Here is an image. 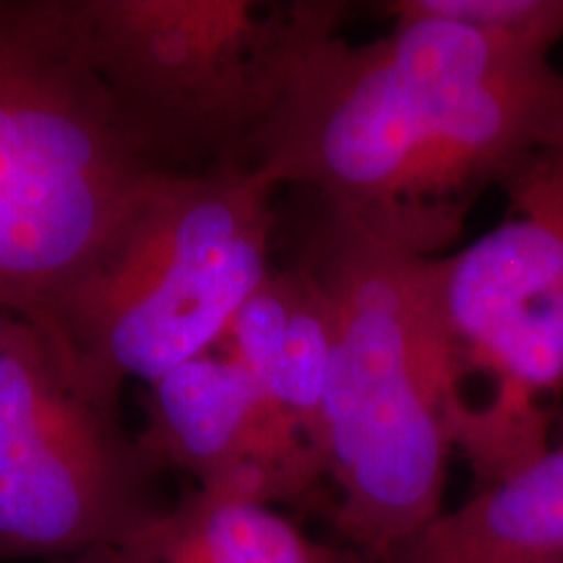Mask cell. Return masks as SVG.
I'll return each instance as SVG.
<instances>
[{
    "label": "cell",
    "instance_id": "obj_14",
    "mask_svg": "<svg viewBox=\"0 0 563 563\" xmlns=\"http://www.w3.org/2000/svg\"><path fill=\"white\" fill-rule=\"evenodd\" d=\"M538 563H563V561H538Z\"/></svg>",
    "mask_w": 563,
    "mask_h": 563
},
{
    "label": "cell",
    "instance_id": "obj_3",
    "mask_svg": "<svg viewBox=\"0 0 563 563\" xmlns=\"http://www.w3.org/2000/svg\"><path fill=\"white\" fill-rule=\"evenodd\" d=\"M170 178L89 60L74 0H0V308L51 327Z\"/></svg>",
    "mask_w": 563,
    "mask_h": 563
},
{
    "label": "cell",
    "instance_id": "obj_5",
    "mask_svg": "<svg viewBox=\"0 0 563 563\" xmlns=\"http://www.w3.org/2000/svg\"><path fill=\"white\" fill-rule=\"evenodd\" d=\"M422 282L454 452L488 488L563 418V159L509 194L501 224L428 256Z\"/></svg>",
    "mask_w": 563,
    "mask_h": 563
},
{
    "label": "cell",
    "instance_id": "obj_9",
    "mask_svg": "<svg viewBox=\"0 0 563 563\" xmlns=\"http://www.w3.org/2000/svg\"><path fill=\"white\" fill-rule=\"evenodd\" d=\"M220 344L251 373L282 426L306 443L323 467V405L334 323L311 269L298 258L274 266L243 302Z\"/></svg>",
    "mask_w": 563,
    "mask_h": 563
},
{
    "label": "cell",
    "instance_id": "obj_13",
    "mask_svg": "<svg viewBox=\"0 0 563 563\" xmlns=\"http://www.w3.org/2000/svg\"><path fill=\"white\" fill-rule=\"evenodd\" d=\"M16 319H19V316H13L11 311H5V308H0V344H3L5 334L11 332L13 321H16Z\"/></svg>",
    "mask_w": 563,
    "mask_h": 563
},
{
    "label": "cell",
    "instance_id": "obj_2",
    "mask_svg": "<svg viewBox=\"0 0 563 563\" xmlns=\"http://www.w3.org/2000/svg\"><path fill=\"white\" fill-rule=\"evenodd\" d=\"M295 258L334 323L323 405L327 519L342 545L386 563L443 514L452 431L418 256L313 201Z\"/></svg>",
    "mask_w": 563,
    "mask_h": 563
},
{
    "label": "cell",
    "instance_id": "obj_1",
    "mask_svg": "<svg viewBox=\"0 0 563 563\" xmlns=\"http://www.w3.org/2000/svg\"><path fill=\"white\" fill-rule=\"evenodd\" d=\"M344 26L295 58L253 165L373 235L439 256L493 188L563 159V70L551 53L439 19Z\"/></svg>",
    "mask_w": 563,
    "mask_h": 563
},
{
    "label": "cell",
    "instance_id": "obj_7",
    "mask_svg": "<svg viewBox=\"0 0 563 563\" xmlns=\"http://www.w3.org/2000/svg\"><path fill=\"white\" fill-rule=\"evenodd\" d=\"M121 405L45 329L13 321L0 344V561L81 559L162 509V467Z\"/></svg>",
    "mask_w": 563,
    "mask_h": 563
},
{
    "label": "cell",
    "instance_id": "obj_10",
    "mask_svg": "<svg viewBox=\"0 0 563 563\" xmlns=\"http://www.w3.org/2000/svg\"><path fill=\"white\" fill-rule=\"evenodd\" d=\"M66 563H371L306 534L277 506L194 488L121 540Z\"/></svg>",
    "mask_w": 563,
    "mask_h": 563
},
{
    "label": "cell",
    "instance_id": "obj_12",
    "mask_svg": "<svg viewBox=\"0 0 563 563\" xmlns=\"http://www.w3.org/2000/svg\"><path fill=\"white\" fill-rule=\"evenodd\" d=\"M391 19H439L553 53L563 42V0H394Z\"/></svg>",
    "mask_w": 563,
    "mask_h": 563
},
{
    "label": "cell",
    "instance_id": "obj_15",
    "mask_svg": "<svg viewBox=\"0 0 563 563\" xmlns=\"http://www.w3.org/2000/svg\"><path fill=\"white\" fill-rule=\"evenodd\" d=\"M559 428H563V418H561V426Z\"/></svg>",
    "mask_w": 563,
    "mask_h": 563
},
{
    "label": "cell",
    "instance_id": "obj_4",
    "mask_svg": "<svg viewBox=\"0 0 563 563\" xmlns=\"http://www.w3.org/2000/svg\"><path fill=\"white\" fill-rule=\"evenodd\" d=\"M279 191L253 165L175 175L45 332L102 397L154 386L220 344L272 274Z\"/></svg>",
    "mask_w": 563,
    "mask_h": 563
},
{
    "label": "cell",
    "instance_id": "obj_8",
    "mask_svg": "<svg viewBox=\"0 0 563 563\" xmlns=\"http://www.w3.org/2000/svg\"><path fill=\"white\" fill-rule=\"evenodd\" d=\"M150 389V420L139 435L162 470H183L201 490L277 509L327 511L319 456L282 426L224 344L183 363Z\"/></svg>",
    "mask_w": 563,
    "mask_h": 563
},
{
    "label": "cell",
    "instance_id": "obj_6",
    "mask_svg": "<svg viewBox=\"0 0 563 563\" xmlns=\"http://www.w3.org/2000/svg\"><path fill=\"white\" fill-rule=\"evenodd\" d=\"M74 16L131 131L167 173L188 175L253 165L298 53L347 24L352 5L74 0Z\"/></svg>",
    "mask_w": 563,
    "mask_h": 563
},
{
    "label": "cell",
    "instance_id": "obj_11",
    "mask_svg": "<svg viewBox=\"0 0 563 563\" xmlns=\"http://www.w3.org/2000/svg\"><path fill=\"white\" fill-rule=\"evenodd\" d=\"M563 561V428L548 452L443 511L386 563Z\"/></svg>",
    "mask_w": 563,
    "mask_h": 563
}]
</instances>
